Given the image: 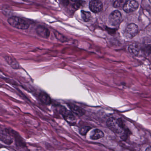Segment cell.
Segmentation results:
<instances>
[{"label": "cell", "instance_id": "1", "mask_svg": "<svg viewBox=\"0 0 151 151\" xmlns=\"http://www.w3.org/2000/svg\"><path fill=\"white\" fill-rule=\"evenodd\" d=\"M106 125L111 130L117 134L122 133L125 129V124L121 118H110L106 122Z\"/></svg>", "mask_w": 151, "mask_h": 151}, {"label": "cell", "instance_id": "2", "mask_svg": "<svg viewBox=\"0 0 151 151\" xmlns=\"http://www.w3.org/2000/svg\"><path fill=\"white\" fill-rule=\"evenodd\" d=\"M8 22L12 26L20 30H26L30 27V24L24 19L12 17L8 19Z\"/></svg>", "mask_w": 151, "mask_h": 151}, {"label": "cell", "instance_id": "3", "mask_svg": "<svg viewBox=\"0 0 151 151\" xmlns=\"http://www.w3.org/2000/svg\"><path fill=\"white\" fill-rule=\"evenodd\" d=\"M138 32V26L135 24H130L127 26L124 35L127 39H132L137 35Z\"/></svg>", "mask_w": 151, "mask_h": 151}, {"label": "cell", "instance_id": "4", "mask_svg": "<svg viewBox=\"0 0 151 151\" xmlns=\"http://www.w3.org/2000/svg\"><path fill=\"white\" fill-rule=\"evenodd\" d=\"M121 14L118 10L112 12L109 18V23L113 26H116L119 24L121 19Z\"/></svg>", "mask_w": 151, "mask_h": 151}, {"label": "cell", "instance_id": "5", "mask_svg": "<svg viewBox=\"0 0 151 151\" xmlns=\"http://www.w3.org/2000/svg\"><path fill=\"white\" fill-rule=\"evenodd\" d=\"M138 7L139 4L135 0H128L124 4L123 9L126 12L129 13L136 10Z\"/></svg>", "mask_w": 151, "mask_h": 151}, {"label": "cell", "instance_id": "6", "mask_svg": "<svg viewBox=\"0 0 151 151\" xmlns=\"http://www.w3.org/2000/svg\"><path fill=\"white\" fill-rule=\"evenodd\" d=\"M89 7L91 11L94 13H98L103 9V3L98 0H94L90 2Z\"/></svg>", "mask_w": 151, "mask_h": 151}, {"label": "cell", "instance_id": "7", "mask_svg": "<svg viewBox=\"0 0 151 151\" xmlns=\"http://www.w3.org/2000/svg\"><path fill=\"white\" fill-rule=\"evenodd\" d=\"M36 32L40 37L44 39H48L50 34V32L48 28L43 26H39L36 28Z\"/></svg>", "mask_w": 151, "mask_h": 151}, {"label": "cell", "instance_id": "8", "mask_svg": "<svg viewBox=\"0 0 151 151\" xmlns=\"http://www.w3.org/2000/svg\"><path fill=\"white\" fill-rule=\"evenodd\" d=\"M68 106H69L72 112L79 117L84 115L86 113V111L83 108L74 104H68Z\"/></svg>", "mask_w": 151, "mask_h": 151}, {"label": "cell", "instance_id": "9", "mask_svg": "<svg viewBox=\"0 0 151 151\" xmlns=\"http://www.w3.org/2000/svg\"><path fill=\"white\" fill-rule=\"evenodd\" d=\"M60 111L65 119L68 122L73 123L75 122V117L74 116L72 113L67 111L64 107H61Z\"/></svg>", "mask_w": 151, "mask_h": 151}, {"label": "cell", "instance_id": "10", "mask_svg": "<svg viewBox=\"0 0 151 151\" xmlns=\"http://www.w3.org/2000/svg\"><path fill=\"white\" fill-rule=\"evenodd\" d=\"M128 50L131 55L135 56H137L141 53V46L137 43H133L129 46Z\"/></svg>", "mask_w": 151, "mask_h": 151}, {"label": "cell", "instance_id": "11", "mask_svg": "<svg viewBox=\"0 0 151 151\" xmlns=\"http://www.w3.org/2000/svg\"><path fill=\"white\" fill-rule=\"evenodd\" d=\"M105 135L102 130L99 129H95L90 133V139L93 140H98L103 138Z\"/></svg>", "mask_w": 151, "mask_h": 151}, {"label": "cell", "instance_id": "12", "mask_svg": "<svg viewBox=\"0 0 151 151\" xmlns=\"http://www.w3.org/2000/svg\"><path fill=\"white\" fill-rule=\"evenodd\" d=\"M4 58L6 63L12 68L14 69H18L19 68V64L18 63L17 61H16V59H14L9 56H6L4 57Z\"/></svg>", "mask_w": 151, "mask_h": 151}, {"label": "cell", "instance_id": "13", "mask_svg": "<svg viewBox=\"0 0 151 151\" xmlns=\"http://www.w3.org/2000/svg\"><path fill=\"white\" fill-rule=\"evenodd\" d=\"M39 99L41 102L44 104L50 105L51 104V100L50 97L45 92H41L40 93Z\"/></svg>", "mask_w": 151, "mask_h": 151}, {"label": "cell", "instance_id": "14", "mask_svg": "<svg viewBox=\"0 0 151 151\" xmlns=\"http://www.w3.org/2000/svg\"><path fill=\"white\" fill-rule=\"evenodd\" d=\"M81 17L82 19L85 22H88V21L90 20V19H91V13L89 12L82 10L81 11Z\"/></svg>", "mask_w": 151, "mask_h": 151}, {"label": "cell", "instance_id": "15", "mask_svg": "<svg viewBox=\"0 0 151 151\" xmlns=\"http://www.w3.org/2000/svg\"><path fill=\"white\" fill-rule=\"evenodd\" d=\"M127 0H115L113 3L114 8H119L124 6Z\"/></svg>", "mask_w": 151, "mask_h": 151}, {"label": "cell", "instance_id": "16", "mask_svg": "<svg viewBox=\"0 0 151 151\" xmlns=\"http://www.w3.org/2000/svg\"><path fill=\"white\" fill-rule=\"evenodd\" d=\"M92 129V128L90 127H82L80 129L79 133L82 135H86L87 133Z\"/></svg>", "mask_w": 151, "mask_h": 151}, {"label": "cell", "instance_id": "17", "mask_svg": "<svg viewBox=\"0 0 151 151\" xmlns=\"http://www.w3.org/2000/svg\"><path fill=\"white\" fill-rule=\"evenodd\" d=\"M129 134V130H126V131H125L121 137V140L124 141H126V140L127 139L128 137Z\"/></svg>", "mask_w": 151, "mask_h": 151}, {"label": "cell", "instance_id": "18", "mask_svg": "<svg viewBox=\"0 0 151 151\" xmlns=\"http://www.w3.org/2000/svg\"><path fill=\"white\" fill-rule=\"evenodd\" d=\"M55 35L57 39L61 41L62 42L64 41V40H65V38H64L63 36H62L61 35H60L59 33L55 32Z\"/></svg>", "mask_w": 151, "mask_h": 151}, {"label": "cell", "instance_id": "19", "mask_svg": "<svg viewBox=\"0 0 151 151\" xmlns=\"http://www.w3.org/2000/svg\"><path fill=\"white\" fill-rule=\"evenodd\" d=\"M81 5V3H80V1H79L78 2H76V3L74 4V8L75 9H79Z\"/></svg>", "mask_w": 151, "mask_h": 151}, {"label": "cell", "instance_id": "20", "mask_svg": "<svg viewBox=\"0 0 151 151\" xmlns=\"http://www.w3.org/2000/svg\"><path fill=\"white\" fill-rule=\"evenodd\" d=\"M63 1H64V4H66V5H67L68 2H69V1H68V0H63Z\"/></svg>", "mask_w": 151, "mask_h": 151}, {"label": "cell", "instance_id": "21", "mask_svg": "<svg viewBox=\"0 0 151 151\" xmlns=\"http://www.w3.org/2000/svg\"><path fill=\"white\" fill-rule=\"evenodd\" d=\"M145 151H151V148L150 147H148L145 150Z\"/></svg>", "mask_w": 151, "mask_h": 151}, {"label": "cell", "instance_id": "22", "mask_svg": "<svg viewBox=\"0 0 151 151\" xmlns=\"http://www.w3.org/2000/svg\"><path fill=\"white\" fill-rule=\"evenodd\" d=\"M72 1L74 2H78L80 1L81 0H72Z\"/></svg>", "mask_w": 151, "mask_h": 151}]
</instances>
